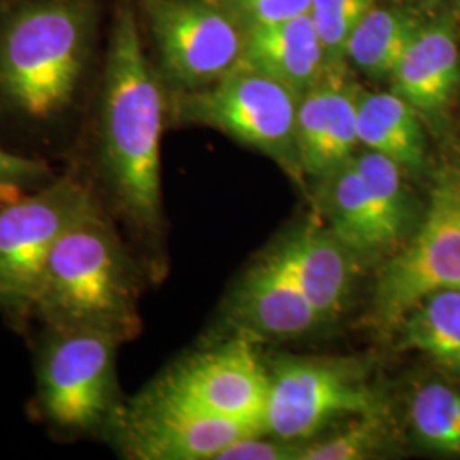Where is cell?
<instances>
[{
    "instance_id": "8",
    "label": "cell",
    "mask_w": 460,
    "mask_h": 460,
    "mask_svg": "<svg viewBox=\"0 0 460 460\" xmlns=\"http://www.w3.org/2000/svg\"><path fill=\"white\" fill-rule=\"evenodd\" d=\"M440 290H460V176L456 172L437 181L423 224L384 266L374 296V321L384 331L394 329L418 302Z\"/></svg>"
},
{
    "instance_id": "12",
    "label": "cell",
    "mask_w": 460,
    "mask_h": 460,
    "mask_svg": "<svg viewBox=\"0 0 460 460\" xmlns=\"http://www.w3.org/2000/svg\"><path fill=\"white\" fill-rule=\"evenodd\" d=\"M362 89L343 60L329 62L323 77L307 89L296 110V157L302 171L324 180L353 159L358 138Z\"/></svg>"
},
{
    "instance_id": "3",
    "label": "cell",
    "mask_w": 460,
    "mask_h": 460,
    "mask_svg": "<svg viewBox=\"0 0 460 460\" xmlns=\"http://www.w3.org/2000/svg\"><path fill=\"white\" fill-rule=\"evenodd\" d=\"M132 264L96 205L58 241L49 256L33 315L49 328H93L119 340L137 331Z\"/></svg>"
},
{
    "instance_id": "1",
    "label": "cell",
    "mask_w": 460,
    "mask_h": 460,
    "mask_svg": "<svg viewBox=\"0 0 460 460\" xmlns=\"http://www.w3.org/2000/svg\"><path fill=\"white\" fill-rule=\"evenodd\" d=\"M164 116L165 84L148 57L135 4L110 0L94 87V155L121 212L148 232L159 229L163 215Z\"/></svg>"
},
{
    "instance_id": "26",
    "label": "cell",
    "mask_w": 460,
    "mask_h": 460,
    "mask_svg": "<svg viewBox=\"0 0 460 460\" xmlns=\"http://www.w3.org/2000/svg\"><path fill=\"white\" fill-rule=\"evenodd\" d=\"M246 30L311 14L313 0H220Z\"/></svg>"
},
{
    "instance_id": "24",
    "label": "cell",
    "mask_w": 460,
    "mask_h": 460,
    "mask_svg": "<svg viewBox=\"0 0 460 460\" xmlns=\"http://www.w3.org/2000/svg\"><path fill=\"white\" fill-rule=\"evenodd\" d=\"M374 4L376 0H313L311 17L329 62L343 60L349 34Z\"/></svg>"
},
{
    "instance_id": "6",
    "label": "cell",
    "mask_w": 460,
    "mask_h": 460,
    "mask_svg": "<svg viewBox=\"0 0 460 460\" xmlns=\"http://www.w3.org/2000/svg\"><path fill=\"white\" fill-rule=\"evenodd\" d=\"M96 205L91 188L66 174L0 207V309L16 317L33 314L53 249Z\"/></svg>"
},
{
    "instance_id": "13",
    "label": "cell",
    "mask_w": 460,
    "mask_h": 460,
    "mask_svg": "<svg viewBox=\"0 0 460 460\" xmlns=\"http://www.w3.org/2000/svg\"><path fill=\"white\" fill-rule=\"evenodd\" d=\"M234 314L249 331L271 338H298L324 323L273 251L243 279Z\"/></svg>"
},
{
    "instance_id": "25",
    "label": "cell",
    "mask_w": 460,
    "mask_h": 460,
    "mask_svg": "<svg viewBox=\"0 0 460 460\" xmlns=\"http://www.w3.org/2000/svg\"><path fill=\"white\" fill-rule=\"evenodd\" d=\"M55 178L45 159L0 146V207L33 193Z\"/></svg>"
},
{
    "instance_id": "22",
    "label": "cell",
    "mask_w": 460,
    "mask_h": 460,
    "mask_svg": "<svg viewBox=\"0 0 460 460\" xmlns=\"http://www.w3.org/2000/svg\"><path fill=\"white\" fill-rule=\"evenodd\" d=\"M411 427L429 450L460 456V393L442 382L421 385L411 399Z\"/></svg>"
},
{
    "instance_id": "19",
    "label": "cell",
    "mask_w": 460,
    "mask_h": 460,
    "mask_svg": "<svg viewBox=\"0 0 460 460\" xmlns=\"http://www.w3.org/2000/svg\"><path fill=\"white\" fill-rule=\"evenodd\" d=\"M324 180L329 230L341 239L355 256L378 258L387 254L367 186L355 161H348Z\"/></svg>"
},
{
    "instance_id": "11",
    "label": "cell",
    "mask_w": 460,
    "mask_h": 460,
    "mask_svg": "<svg viewBox=\"0 0 460 460\" xmlns=\"http://www.w3.org/2000/svg\"><path fill=\"white\" fill-rule=\"evenodd\" d=\"M115 429L125 450L140 460H217L230 444L266 433L256 423L190 411L148 391L123 408Z\"/></svg>"
},
{
    "instance_id": "20",
    "label": "cell",
    "mask_w": 460,
    "mask_h": 460,
    "mask_svg": "<svg viewBox=\"0 0 460 460\" xmlns=\"http://www.w3.org/2000/svg\"><path fill=\"white\" fill-rule=\"evenodd\" d=\"M418 30L406 13L374 5L349 34L345 57L370 77H391Z\"/></svg>"
},
{
    "instance_id": "7",
    "label": "cell",
    "mask_w": 460,
    "mask_h": 460,
    "mask_svg": "<svg viewBox=\"0 0 460 460\" xmlns=\"http://www.w3.org/2000/svg\"><path fill=\"white\" fill-rule=\"evenodd\" d=\"M300 94L258 66L241 60L220 81L174 96V113L258 148L288 167L296 157V110Z\"/></svg>"
},
{
    "instance_id": "2",
    "label": "cell",
    "mask_w": 460,
    "mask_h": 460,
    "mask_svg": "<svg viewBox=\"0 0 460 460\" xmlns=\"http://www.w3.org/2000/svg\"><path fill=\"white\" fill-rule=\"evenodd\" d=\"M110 0H9L0 7V113L49 130L98 83Z\"/></svg>"
},
{
    "instance_id": "28",
    "label": "cell",
    "mask_w": 460,
    "mask_h": 460,
    "mask_svg": "<svg viewBox=\"0 0 460 460\" xmlns=\"http://www.w3.org/2000/svg\"><path fill=\"white\" fill-rule=\"evenodd\" d=\"M7 2H9V0H0V7H4Z\"/></svg>"
},
{
    "instance_id": "16",
    "label": "cell",
    "mask_w": 460,
    "mask_h": 460,
    "mask_svg": "<svg viewBox=\"0 0 460 460\" xmlns=\"http://www.w3.org/2000/svg\"><path fill=\"white\" fill-rule=\"evenodd\" d=\"M243 60L302 96L317 83L329 60L311 14L247 30Z\"/></svg>"
},
{
    "instance_id": "5",
    "label": "cell",
    "mask_w": 460,
    "mask_h": 460,
    "mask_svg": "<svg viewBox=\"0 0 460 460\" xmlns=\"http://www.w3.org/2000/svg\"><path fill=\"white\" fill-rule=\"evenodd\" d=\"M157 55V72L176 94L220 81L246 49L247 30L220 0H133Z\"/></svg>"
},
{
    "instance_id": "21",
    "label": "cell",
    "mask_w": 460,
    "mask_h": 460,
    "mask_svg": "<svg viewBox=\"0 0 460 460\" xmlns=\"http://www.w3.org/2000/svg\"><path fill=\"white\" fill-rule=\"evenodd\" d=\"M367 186L387 254H394L404 243L411 224V203L402 181V167L384 154L368 150L353 155Z\"/></svg>"
},
{
    "instance_id": "23",
    "label": "cell",
    "mask_w": 460,
    "mask_h": 460,
    "mask_svg": "<svg viewBox=\"0 0 460 460\" xmlns=\"http://www.w3.org/2000/svg\"><path fill=\"white\" fill-rule=\"evenodd\" d=\"M387 438L385 412L362 414L326 440L304 445L298 460L370 459L384 448Z\"/></svg>"
},
{
    "instance_id": "17",
    "label": "cell",
    "mask_w": 460,
    "mask_h": 460,
    "mask_svg": "<svg viewBox=\"0 0 460 460\" xmlns=\"http://www.w3.org/2000/svg\"><path fill=\"white\" fill-rule=\"evenodd\" d=\"M358 138L368 150L387 155L402 171L420 172L425 165V133L418 113L395 93H362Z\"/></svg>"
},
{
    "instance_id": "27",
    "label": "cell",
    "mask_w": 460,
    "mask_h": 460,
    "mask_svg": "<svg viewBox=\"0 0 460 460\" xmlns=\"http://www.w3.org/2000/svg\"><path fill=\"white\" fill-rule=\"evenodd\" d=\"M302 442L281 440L268 433H254L230 444L217 460H298Z\"/></svg>"
},
{
    "instance_id": "4",
    "label": "cell",
    "mask_w": 460,
    "mask_h": 460,
    "mask_svg": "<svg viewBox=\"0 0 460 460\" xmlns=\"http://www.w3.org/2000/svg\"><path fill=\"white\" fill-rule=\"evenodd\" d=\"M115 334L93 328H49L38 355V406L51 427L68 433L115 428L118 399Z\"/></svg>"
},
{
    "instance_id": "15",
    "label": "cell",
    "mask_w": 460,
    "mask_h": 460,
    "mask_svg": "<svg viewBox=\"0 0 460 460\" xmlns=\"http://www.w3.org/2000/svg\"><path fill=\"white\" fill-rule=\"evenodd\" d=\"M393 93L416 111L440 113L460 81L459 47L445 22L420 26L391 75Z\"/></svg>"
},
{
    "instance_id": "18",
    "label": "cell",
    "mask_w": 460,
    "mask_h": 460,
    "mask_svg": "<svg viewBox=\"0 0 460 460\" xmlns=\"http://www.w3.org/2000/svg\"><path fill=\"white\" fill-rule=\"evenodd\" d=\"M394 329L401 349L420 351L460 377V290L429 294Z\"/></svg>"
},
{
    "instance_id": "14",
    "label": "cell",
    "mask_w": 460,
    "mask_h": 460,
    "mask_svg": "<svg viewBox=\"0 0 460 460\" xmlns=\"http://www.w3.org/2000/svg\"><path fill=\"white\" fill-rule=\"evenodd\" d=\"M273 252L324 323L341 313L351 292L357 260L341 239L329 229L309 226L292 234Z\"/></svg>"
},
{
    "instance_id": "9",
    "label": "cell",
    "mask_w": 460,
    "mask_h": 460,
    "mask_svg": "<svg viewBox=\"0 0 460 460\" xmlns=\"http://www.w3.org/2000/svg\"><path fill=\"white\" fill-rule=\"evenodd\" d=\"M385 412L357 365L285 358L270 374L264 431L302 442L341 418Z\"/></svg>"
},
{
    "instance_id": "10",
    "label": "cell",
    "mask_w": 460,
    "mask_h": 460,
    "mask_svg": "<svg viewBox=\"0 0 460 460\" xmlns=\"http://www.w3.org/2000/svg\"><path fill=\"white\" fill-rule=\"evenodd\" d=\"M148 393L190 411L264 428L270 374L243 334L178 363Z\"/></svg>"
}]
</instances>
